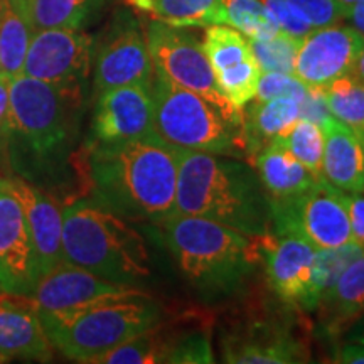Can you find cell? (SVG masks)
I'll use <instances>...</instances> for the list:
<instances>
[{"label":"cell","mask_w":364,"mask_h":364,"mask_svg":"<svg viewBox=\"0 0 364 364\" xmlns=\"http://www.w3.org/2000/svg\"><path fill=\"white\" fill-rule=\"evenodd\" d=\"M307 93V86L295 78L294 75H287V73H262L260 80H258L257 95H255L253 100L267 102V100L279 97H292L302 103Z\"/></svg>","instance_id":"cell-33"},{"label":"cell","mask_w":364,"mask_h":364,"mask_svg":"<svg viewBox=\"0 0 364 364\" xmlns=\"http://www.w3.org/2000/svg\"><path fill=\"white\" fill-rule=\"evenodd\" d=\"M38 316L54 349L73 361L91 364L164 318L161 306L147 292L68 311H38Z\"/></svg>","instance_id":"cell-6"},{"label":"cell","mask_w":364,"mask_h":364,"mask_svg":"<svg viewBox=\"0 0 364 364\" xmlns=\"http://www.w3.org/2000/svg\"><path fill=\"white\" fill-rule=\"evenodd\" d=\"M140 294L145 292L139 287L117 284L85 268L63 262L39 277L29 300L36 311L58 312Z\"/></svg>","instance_id":"cell-15"},{"label":"cell","mask_w":364,"mask_h":364,"mask_svg":"<svg viewBox=\"0 0 364 364\" xmlns=\"http://www.w3.org/2000/svg\"><path fill=\"white\" fill-rule=\"evenodd\" d=\"M86 85L48 83L22 75L11 81L6 140L12 171L36 179L71 152L80 130Z\"/></svg>","instance_id":"cell-2"},{"label":"cell","mask_w":364,"mask_h":364,"mask_svg":"<svg viewBox=\"0 0 364 364\" xmlns=\"http://www.w3.org/2000/svg\"><path fill=\"white\" fill-rule=\"evenodd\" d=\"M154 135L152 86L125 85L98 95L88 144H118Z\"/></svg>","instance_id":"cell-14"},{"label":"cell","mask_w":364,"mask_h":364,"mask_svg":"<svg viewBox=\"0 0 364 364\" xmlns=\"http://www.w3.org/2000/svg\"><path fill=\"white\" fill-rule=\"evenodd\" d=\"M0 363H4V361H2V359H0Z\"/></svg>","instance_id":"cell-44"},{"label":"cell","mask_w":364,"mask_h":364,"mask_svg":"<svg viewBox=\"0 0 364 364\" xmlns=\"http://www.w3.org/2000/svg\"><path fill=\"white\" fill-rule=\"evenodd\" d=\"M0 4H2V0H0Z\"/></svg>","instance_id":"cell-45"},{"label":"cell","mask_w":364,"mask_h":364,"mask_svg":"<svg viewBox=\"0 0 364 364\" xmlns=\"http://www.w3.org/2000/svg\"><path fill=\"white\" fill-rule=\"evenodd\" d=\"M110 0H31L29 21L36 31L70 27L83 29Z\"/></svg>","instance_id":"cell-26"},{"label":"cell","mask_w":364,"mask_h":364,"mask_svg":"<svg viewBox=\"0 0 364 364\" xmlns=\"http://www.w3.org/2000/svg\"><path fill=\"white\" fill-rule=\"evenodd\" d=\"M203 48L215 76L233 71L255 59L247 36L225 24L206 27Z\"/></svg>","instance_id":"cell-27"},{"label":"cell","mask_w":364,"mask_h":364,"mask_svg":"<svg viewBox=\"0 0 364 364\" xmlns=\"http://www.w3.org/2000/svg\"><path fill=\"white\" fill-rule=\"evenodd\" d=\"M364 36L349 24L312 29L300 41L294 76L311 90H324L332 81L354 71Z\"/></svg>","instance_id":"cell-12"},{"label":"cell","mask_w":364,"mask_h":364,"mask_svg":"<svg viewBox=\"0 0 364 364\" xmlns=\"http://www.w3.org/2000/svg\"><path fill=\"white\" fill-rule=\"evenodd\" d=\"M34 29L29 17L12 0L0 4V75L16 80L24 75V63Z\"/></svg>","instance_id":"cell-25"},{"label":"cell","mask_w":364,"mask_h":364,"mask_svg":"<svg viewBox=\"0 0 364 364\" xmlns=\"http://www.w3.org/2000/svg\"><path fill=\"white\" fill-rule=\"evenodd\" d=\"M322 91L331 115L364 135V80L349 73Z\"/></svg>","instance_id":"cell-28"},{"label":"cell","mask_w":364,"mask_h":364,"mask_svg":"<svg viewBox=\"0 0 364 364\" xmlns=\"http://www.w3.org/2000/svg\"><path fill=\"white\" fill-rule=\"evenodd\" d=\"M223 361L233 364H295L311 358L307 344L289 327L257 321L240 331H231L221 344Z\"/></svg>","instance_id":"cell-17"},{"label":"cell","mask_w":364,"mask_h":364,"mask_svg":"<svg viewBox=\"0 0 364 364\" xmlns=\"http://www.w3.org/2000/svg\"><path fill=\"white\" fill-rule=\"evenodd\" d=\"M316 311L326 338H338L364 317V253L341 273L318 300Z\"/></svg>","instance_id":"cell-21"},{"label":"cell","mask_w":364,"mask_h":364,"mask_svg":"<svg viewBox=\"0 0 364 364\" xmlns=\"http://www.w3.org/2000/svg\"><path fill=\"white\" fill-rule=\"evenodd\" d=\"M354 343H363L364 344V331H361V334L354 338Z\"/></svg>","instance_id":"cell-43"},{"label":"cell","mask_w":364,"mask_h":364,"mask_svg":"<svg viewBox=\"0 0 364 364\" xmlns=\"http://www.w3.org/2000/svg\"><path fill=\"white\" fill-rule=\"evenodd\" d=\"M289 4L312 26V29L339 24L346 16V11L336 0H289Z\"/></svg>","instance_id":"cell-34"},{"label":"cell","mask_w":364,"mask_h":364,"mask_svg":"<svg viewBox=\"0 0 364 364\" xmlns=\"http://www.w3.org/2000/svg\"><path fill=\"white\" fill-rule=\"evenodd\" d=\"M336 2H338L339 6L344 9V11H348V9L351 7V6H354V4H356L358 0H336Z\"/></svg>","instance_id":"cell-42"},{"label":"cell","mask_w":364,"mask_h":364,"mask_svg":"<svg viewBox=\"0 0 364 364\" xmlns=\"http://www.w3.org/2000/svg\"><path fill=\"white\" fill-rule=\"evenodd\" d=\"M63 262L125 285L152 275L144 236L98 199H80L63 209Z\"/></svg>","instance_id":"cell-5"},{"label":"cell","mask_w":364,"mask_h":364,"mask_svg":"<svg viewBox=\"0 0 364 364\" xmlns=\"http://www.w3.org/2000/svg\"><path fill=\"white\" fill-rule=\"evenodd\" d=\"M12 2L16 4L17 9H19L22 14H26V16L29 17V4H31V0H12Z\"/></svg>","instance_id":"cell-41"},{"label":"cell","mask_w":364,"mask_h":364,"mask_svg":"<svg viewBox=\"0 0 364 364\" xmlns=\"http://www.w3.org/2000/svg\"><path fill=\"white\" fill-rule=\"evenodd\" d=\"M270 203H280L312 188L318 177L300 164L280 140L263 147L252 161Z\"/></svg>","instance_id":"cell-22"},{"label":"cell","mask_w":364,"mask_h":364,"mask_svg":"<svg viewBox=\"0 0 364 364\" xmlns=\"http://www.w3.org/2000/svg\"><path fill=\"white\" fill-rule=\"evenodd\" d=\"M324 134L321 177L344 193H364V135L327 117L321 124Z\"/></svg>","instance_id":"cell-20"},{"label":"cell","mask_w":364,"mask_h":364,"mask_svg":"<svg viewBox=\"0 0 364 364\" xmlns=\"http://www.w3.org/2000/svg\"><path fill=\"white\" fill-rule=\"evenodd\" d=\"M130 7L149 14L152 21L174 27L223 24L221 0H127Z\"/></svg>","instance_id":"cell-24"},{"label":"cell","mask_w":364,"mask_h":364,"mask_svg":"<svg viewBox=\"0 0 364 364\" xmlns=\"http://www.w3.org/2000/svg\"><path fill=\"white\" fill-rule=\"evenodd\" d=\"M223 24L233 27L248 39H268L280 33L260 0H221Z\"/></svg>","instance_id":"cell-29"},{"label":"cell","mask_w":364,"mask_h":364,"mask_svg":"<svg viewBox=\"0 0 364 364\" xmlns=\"http://www.w3.org/2000/svg\"><path fill=\"white\" fill-rule=\"evenodd\" d=\"M154 129L174 147L248 159L243 124L226 118L215 105L176 85L162 73H154Z\"/></svg>","instance_id":"cell-7"},{"label":"cell","mask_w":364,"mask_h":364,"mask_svg":"<svg viewBox=\"0 0 364 364\" xmlns=\"http://www.w3.org/2000/svg\"><path fill=\"white\" fill-rule=\"evenodd\" d=\"M154 70L176 85L193 91L236 124H243L241 112L223 97L215 73L203 44L186 27H174L161 21H150L145 27Z\"/></svg>","instance_id":"cell-9"},{"label":"cell","mask_w":364,"mask_h":364,"mask_svg":"<svg viewBox=\"0 0 364 364\" xmlns=\"http://www.w3.org/2000/svg\"><path fill=\"white\" fill-rule=\"evenodd\" d=\"M260 2L282 33L304 39L312 31V26L300 17V14L290 6L289 0H260Z\"/></svg>","instance_id":"cell-35"},{"label":"cell","mask_w":364,"mask_h":364,"mask_svg":"<svg viewBox=\"0 0 364 364\" xmlns=\"http://www.w3.org/2000/svg\"><path fill=\"white\" fill-rule=\"evenodd\" d=\"M12 358L49 361L53 344L29 297L0 295V359Z\"/></svg>","instance_id":"cell-19"},{"label":"cell","mask_w":364,"mask_h":364,"mask_svg":"<svg viewBox=\"0 0 364 364\" xmlns=\"http://www.w3.org/2000/svg\"><path fill=\"white\" fill-rule=\"evenodd\" d=\"M348 211L353 241L364 250V193H348Z\"/></svg>","instance_id":"cell-36"},{"label":"cell","mask_w":364,"mask_h":364,"mask_svg":"<svg viewBox=\"0 0 364 364\" xmlns=\"http://www.w3.org/2000/svg\"><path fill=\"white\" fill-rule=\"evenodd\" d=\"M176 215L221 223L248 236L272 231V208L253 166L241 159L181 149Z\"/></svg>","instance_id":"cell-3"},{"label":"cell","mask_w":364,"mask_h":364,"mask_svg":"<svg viewBox=\"0 0 364 364\" xmlns=\"http://www.w3.org/2000/svg\"><path fill=\"white\" fill-rule=\"evenodd\" d=\"M41 277L22 206L0 179V292L31 297Z\"/></svg>","instance_id":"cell-13"},{"label":"cell","mask_w":364,"mask_h":364,"mask_svg":"<svg viewBox=\"0 0 364 364\" xmlns=\"http://www.w3.org/2000/svg\"><path fill=\"white\" fill-rule=\"evenodd\" d=\"M344 21L364 36V0H358L354 6L346 11Z\"/></svg>","instance_id":"cell-39"},{"label":"cell","mask_w":364,"mask_h":364,"mask_svg":"<svg viewBox=\"0 0 364 364\" xmlns=\"http://www.w3.org/2000/svg\"><path fill=\"white\" fill-rule=\"evenodd\" d=\"M336 363L344 364H364V344L363 343H348L339 349Z\"/></svg>","instance_id":"cell-37"},{"label":"cell","mask_w":364,"mask_h":364,"mask_svg":"<svg viewBox=\"0 0 364 364\" xmlns=\"http://www.w3.org/2000/svg\"><path fill=\"white\" fill-rule=\"evenodd\" d=\"M243 132L248 145L250 166L253 157L268 144L280 140L300 118V102L292 97H279L258 102L252 100L241 112Z\"/></svg>","instance_id":"cell-23"},{"label":"cell","mask_w":364,"mask_h":364,"mask_svg":"<svg viewBox=\"0 0 364 364\" xmlns=\"http://www.w3.org/2000/svg\"><path fill=\"white\" fill-rule=\"evenodd\" d=\"M262 253L272 290L285 306L314 311L312 265L316 248L294 235L262 236Z\"/></svg>","instance_id":"cell-16"},{"label":"cell","mask_w":364,"mask_h":364,"mask_svg":"<svg viewBox=\"0 0 364 364\" xmlns=\"http://www.w3.org/2000/svg\"><path fill=\"white\" fill-rule=\"evenodd\" d=\"M93 90L95 95L125 85L152 86L154 63L145 31L129 9L115 12L93 44Z\"/></svg>","instance_id":"cell-10"},{"label":"cell","mask_w":364,"mask_h":364,"mask_svg":"<svg viewBox=\"0 0 364 364\" xmlns=\"http://www.w3.org/2000/svg\"><path fill=\"white\" fill-rule=\"evenodd\" d=\"M6 184L24 211L41 275H44L63 263V209L33 182L6 179Z\"/></svg>","instance_id":"cell-18"},{"label":"cell","mask_w":364,"mask_h":364,"mask_svg":"<svg viewBox=\"0 0 364 364\" xmlns=\"http://www.w3.org/2000/svg\"><path fill=\"white\" fill-rule=\"evenodd\" d=\"M88 149V176L100 203L125 220L156 226L176 215L179 147L154 135Z\"/></svg>","instance_id":"cell-1"},{"label":"cell","mask_w":364,"mask_h":364,"mask_svg":"<svg viewBox=\"0 0 364 364\" xmlns=\"http://www.w3.org/2000/svg\"><path fill=\"white\" fill-rule=\"evenodd\" d=\"M364 250L359 245L351 243L343 245V247L331 248V250H316L312 265V304L316 311L318 300L322 299L327 290L336 284L341 273L348 268L351 263L361 257Z\"/></svg>","instance_id":"cell-30"},{"label":"cell","mask_w":364,"mask_h":364,"mask_svg":"<svg viewBox=\"0 0 364 364\" xmlns=\"http://www.w3.org/2000/svg\"><path fill=\"white\" fill-rule=\"evenodd\" d=\"M157 226L184 279L208 299L236 292L263 262L260 238L221 223L174 215Z\"/></svg>","instance_id":"cell-4"},{"label":"cell","mask_w":364,"mask_h":364,"mask_svg":"<svg viewBox=\"0 0 364 364\" xmlns=\"http://www.w3.org/2000/svg\"><path fill=\"white\" fill-rule=\"evenodd\" d=\"M93 63V39L70 27L36 31L24 63V75L59 85H86Z\"/></svg>","instance_id":"cell-11"},{"label":"cell","mask_w":364,"mask_h":364,"mask_svg":"<svg viewBox=\"0 0 364 364\" xmlns=\"http://www.w3.org/2000/svg\"><path fill=\"white\" fill-rule=\"evenodd\" d=\"M280 142L292 152V156L309 171L321 177L324 134L321 125L307 118H299L292 129L282 136Z\"/></svg>","instance_id":"cell-32"},{"label":"cell","mask_w":364,"mask_h":364,"mask_svg":"<svg viewBox=\"0 0 364 364\" xmlns=\"http://www.w3.org/2000/svg\"><path fill=\"white\" fill-rule=\"evenodd\" d=\"M300 41L285 33H277L268 39H248L250 49L262 73L294 75Z\"/></svg>","instance_id":"cell-31"},{"label":"cell","mask_w":364,"mask_h":364,"mask_svg":"<svg viewBox=\"0 0 364 364\" xmlns=\"http://www.w3.org/2000/svg\"><path fill=\"white\" fill-rule=\"evenodd\" d=\"M9 103H11V80L0 75V132L7 122Z\"/></svg>","instance_id":"cell-38"},{"label":"cell","mask_w":364,"mask_h":364,"mask_svg":"<svg viewBox=\"0 0 364 364\" xmlns=\"http://www.w3.org/2000/svg\"><path fill=\"white\" fill-rule=\"evenodd\" d=\"M0 295H2V292H0Z\"/></svg>","instance_id":"cell-46"},{"label":"cell","mask_w":364,"mask_h":364,"mask_svg":"<svg viewBox=\"0 0 364 364\" xmlns=\"http://www.w3.org/2000/svg\"><path fill=\"white\" fill-rule=\"evenodd\" d=\"M272 231L306 240L316 250H331L353 241L348 193L324 179L295 198L270 203Z\"/></svg>","instance_id":"cell-8"},{"label":"cell","mask_w":364,"mask_h":364,"mask_svg":"<svg viewBox=\"0 0 364 364\" xmlns=\"http://www.w3.org/2000/svg\"><path fill=\"white\" fill-rule=\"evenodd\" d=\"M354 75L358 76V78L364 80V46H363V51L359 54L358 61H356V66H354Z\"/></svg>","instance_id":"cell-40"}]
</instances>
